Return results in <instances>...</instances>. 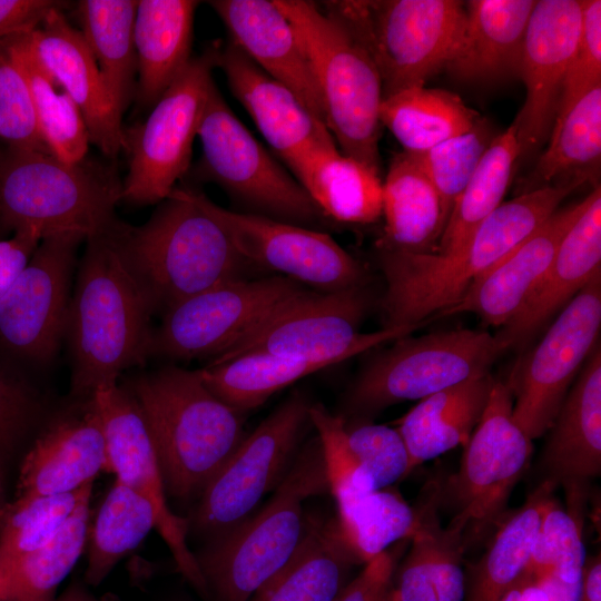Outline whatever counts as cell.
<instances>
[{"label":"cell","instance_id":"cell-48","mask_svg":"<svg viewBox=\"0 0 601 601\" xmlns=\"http://www.w3.org/2000/svg\"><path fill=\"white\" fill-rule=\"evenodd\" d=\"M308 415L323 447L329 493L336 502L337 511L375 492L368 475L347 444L342 415L332 414L318 403L309 405Z\"/></svg>","mask_w":601,"mask_h":601},{"label":"cell","instance_id":"cell-50","mask_svg":"<svg viewBox=\"0 0 601 601\" xmlns=\"http://www.w3.org/2000/svg\"><path fill=\"white\" fill-rule=\"evenodd\" d=\"M0 138L9 149L50 154L38 128L28 82L0 40Z\"/></svg>","mask_w":601,"mask_h":601},{"label":"cell","instance_id":"cell-6","mask_svg":"<svg viewBox=\"0 0 601 601\" xmlns=\"http://www.w3.org/2000/svg\"><path fill=\"white\" fill-rule=\"evenodd\" d=\"M329 492L323 447L316 435L297 452L274 495L256 514L213 539L196 555L208 597L248 601L290 559L300 543L304 503Z\"/></svg>","mask_w":601,"mask_h":601},{"label":"cell","instance_id":"cell-39","mask_svg":"<svg viewBox=\"0 0 601 601\" xmlns=\"http://www.w3.org/2000/svg\"><path fill=\"white\" fill-rule=\"evenodd\" d=\"M519 160L520 146L510 125L493 138L455 200L434 253L453 254L467 244L479 225L503 203Z\"/></svg>","mask_w":601,"mask_h":601},{"label":"cell","instance_id":"cell-24","mask_svg":"<svg viewBox=\"0 0 601 601\" xmlns=\"http://www.w3.org/2000/svg\"><path fill=\"white\" fill-rule=\"evenodd\" d=\"M106 470V440L95 396L76 400L24 456L17 499L78 491Z\"/></svg>","mask_w":601,"mask_h":601},{"label":"cell","instance_id":"cell-56","mask_svg":"<svg viewBox=\"0 0 601 601\" xmlns=\"http://www.w3.org/2000/svg\"><path fill=\"white\" fill-rule=\"evenodd\" d=\"M578 601H601V560L600 552L585 559Z\"/></svg>","mask_w":601,"mask_h":601},{"label":"cell","instance_id":"cell-55","mask_svg":"<svg viewBox=\"0 0 601 601\" xmlns=\"http://www.w3.org/2000/svg\"><path fill=\"white\" fill-rule=\"evenodd\" d=\"M41 239L37 231L22 229L0 240V299L27 266Z\"/></svg>","mask_w":601,"mask_h":601},{"label":"cell","instance_id":"cell-19","mask_svg":"<svg viewBox=\"0 0 601 601\" xmlns=\"http://www.w3.org/2000/svg\"><path fill=\"white\" fill-rule=\"evenodd\" d=\"M95 400L101 416L107 470L116 480L144 496L154 508L157 531L169 548L179 572L200 592L208 590L196 555L187 544L189 522L167 502L159 460L144 415L128 388L114 384L99 388Z\"/></svg>","mask_w":601,"mask_h":601},{"label":"cell","instance_id":"cell-34","mask_svg":"<svg viewBox=\"0 0 601 601\" xmlns=\"http://www.w3.org/2000/svg\"><path fill=\"white\" fill-rule=\"evenodd\" d=\"M601 165V86L554 119L549 144L520 183V194L550 186H599Z\"/></svg>","mask_w":601,"mask_h":601},{"label":"cell","instance_id":"cell-37","mask_svg":"<svg viewBox=\"0 0 601 601\" xmlns=\"http://www.w3.org/2000/svg\"><path fill=\"white\" fill-rule=\"evenodd\" d=\"M380 120L403 151L417 152L474 129L483 118L456 93L421 86L384 98Z\"/></svg>","mask_w":601,"mask_h":601},{"label":"cell","instance_id":"cell-41","mask_svg":"<svg viewBox=\"0 0 601 601\" xmlns=\"http://www.w3.org/2000/svg\"><path fill=\"white\" fill-rule=\"evenodd\" d=\"M329 366L325 362L255 352L197 371L219 400L245 414L294 382Z\"/></svg>","mask_w":601,"mask_h":601},{"label":"cell","instance_id":"cell-49","mask_svg":"<svg viewBox=\"0 0 601 601\" xmlns=\"http://www.w3.org/2000/svg\"><path fill=\"white\" fill-rule=\"evenodd\" d=\"M345 435L375 491L390 489L412 472L410 454L397 428L345 420Z\"/></svg>","mask_w":601,"mask_h":601},{"label":"cell","instance_id":"cell-13","mask_svg":"<svg viewBox=\"0 0 601 601\" xmlns=\"http://www.w3.org/2000/svg\"><path fill=\"white\" fill-rule=\"evenodd\" d=\"M311 403L296 392L239 443L200 494L194 526L211 540L253 515L289 470L309 422Z\"/></svg>","mask_w":601,"mask_h":601},{"label":"cell","instance_id":"cell-32","mask_svg":"<svg viewBox=\"0 0 601 601\" xmlns=\"http://www.w3.org/2000/svg\"><path fill=\"white\" fill-rule=\"evenodd\" d=\"M290 174L328 220L364 225L382 216L381 173L343 155L337 146L311 151Z\"/></svg>","mask_w":601,"mask_h":601},{"label":"cell","instance_id":"cell-11","mask_svg":"<svg viewBox=\"0 0 601 601\" xmlns=\"http://www.w3.org/2000/svg\"><path fill=\"white\" fill-rule=\"evenodd\" d=\"M370 307L371 296L365 286L329 293L305 288L277 305L207 364L262 352L332 366L420 327H384L361 333L359 325Z\"/></svg>","mask_w":601,"mask_h":601},{"label":"cell","instance_id":"cell-4","mask_svg":"<svg viewBox=\"0 0 601 601\" xmlns=\"http://www.w3.org/2000/svg\"><path fill=\"white\" fill-rule=\"evenodd\" d=\"M129 391L148 426L167 492L179 500L201 494L246 436L245 414L219 400L198 371L174 365L138 376Z\"/></svg>","mask_w":601,"mask_h":601},{"label":"cell","instance_id":"cell-9","mask_svg":"<svg viewBox=\"0 0 601 601\" xmlns=\"http://www.w3.org/2000/svg\"><path fill=\"white\" fill-rule=\"evenodd\" d=\"M197 137L203 155L194 170L196 178L217 184L242 213L313 229L328 225L303 186L236 117L216 83Z\"/></svg>","mask_w":601,"mask_h":601},{"label":"cell","instance_id":"cell-61","mask_svg":"<svg viewBox=\"0 0 601 601\" xmlns=\"http://www.w3.org/2000/svg\"><path fill=\"white\" fill-rule=\"evenodd\" d=\"M1 155H2V154L0 152V160H1Z\"/></svg>","mask_w":601,"mask_h":601},{"label":"cell","instance_id":"cell-54","mask_svg":"<svg viewBox=\"0 0 601 601\" xmlns=\"http://www.w3.org/2000/svg\"><path fill=\"white\" fill-rule=\"evenodd\" d=\"M66 2L0 0V40L35 30L49 12Z\"/></svg>","mask_w":601,"mask_h":601},{"label":"cell","instance_id":"cell-12","mask_svg":"<svg viewBox=\"0 0 601 601\" xmlns=\"http://www.w3.org/2000/svg\"><path fill=\"white\" fill-rule=\"evenodd\" d=\"M219 43L190 61L141 122L124 128L129 159L121 200L136 206L161 203L190 167L193 142L213 85Z\"/></svg>","mask_w":601,"mask_h":601},{"label":"cell","instance_id":"cell-5","mask_svg":"<svg viewBox=\"0 0 601 601\" xmlns=\"http://www.w3.org/2000/svg\"><path fill=\"white\" fill-rule=\"evenodd\" d=\"M122 183L96 160L67 164L51 154L7 149L0 160V228L30 229L41 238L77 233L114 238L126 223L116 215Z\"/></svg>","mask_w":601,"mask_h":601},{"label":"cell","instance_id":"cell-45","mask_svg":"<svg viewBox=\"0 0 601 601\" xmlns=\"http://www.w3.org/2000/svg\"><path fill=\"white\" fill-rule=\"evenodd\" d=\"M422 516V505H410L390 489L366 494L337 511L341 530L361 563L365 564L390 545L410 540Z\"/></svg>","mask_w":601,"mask_h":601},{"label":"cell","instance_id":"cell-10","mask_svg":"<svg viewBox=\"0 0 601 601\" xmlns=\"http://www.w3.org/2000/svg\"><path fill=\"white\" fill-rule=\"evenodd\" d=\"M394 342L370 361L349 388L345 411L351 421L489 374L509 349L497 334L474 329L407 335Z\"/></svg>","mask_w":601,"mask_h":601},{"label":"cell","instance_id":"cell-42","mask_svg":"<svg viewBox=\"0 0 601 601\" xmlns=\"http://www.w3.org/2000/svg\"><path fill=\"white\" fill-rule=\"evenodd\" d=\"M90 485L59 532L41 548L27 553L1 571L6 601H53L56 590L83 552L90 523Z\"/></svg>","mask_w":601,"mask_h":601},{"label":"cell","instance_id":"cell-22","mask_svg":"<svg viewBox=\"0 0 601 601\" xmlns=\"http://www.w3.org/2000/svg\"><path fill=\"white\" fill-rule=\"evenodd\" d=\"M66 3L52 9L28 45L46 71L67 91L85 120L89 140L108 158L125 150L122 115L118 111L80 30L67 20Z\"/></svg>","mask_w":601,"mask_h":601},{"label":"cell","instance_id":"cell-21","mask_svg":"<svg viewBox=\"0 0 601 601\" xmlns=\"http://www.w3.org/2000/svg\"><path fill=\"white\" fill-rule=\"evenodd\" d=\"M540 461L542 480L562 485L566 510L584 519L589 483L601 473V349L598 344L551 424Z\"/></svg>","mask_w":601,"mask_h":601},{"label":"cell","instance_id":"cell-27","mask_svg":"<svg viewBox=\"0 0 601 601\" xmlns=\"http://www.w3.org/2000/svg\"><path fill=\"white\" fill-rule=\"evenodd\" d=\"M562 238L543 277L520 312L497 335L509 348L529 339L601 272V186Z\"/></svg>","mask_w":601,"mask_h":601},{"label":"cell","instance_id":"cell-51","mask_svg":"<svg viewBox=\"0 0 601 601\" xmlns=\"http://www.w3.org/2000/svg\"><path fill=\"white\" fill-rule=\"evenodd\" d=\"M580 37L563 80L555 118L601 86V1L580 0Z\"/></svg>","mask_w":601,"mask_h":601},{"label":"cell","instance_id":"cell-17","mask_svg":"<svg viewBox=\"0 0 601 601\" xmlns=\"http://www.w3.org/2000/svg\"><path fill=\"white\" fill-rule=\"evenodd\" d=\"M77 233L43 237L27 266L0 299V346L29 362L42 364L65 338L71 276L79 245Z\"/></svg>","mask_w":601,"mask_h":601},{"label":"cell","instance_id":"cell-33","mask_svg":"<svg viewBox=\"0 0 601 601\" xmlns=\"http://www.w3.org/2000/svg\"><path fill=\"white\" fill-rule=\"evenodd\" d=\"M489 373L436 392L408 411L396 427L411 459V471L465 445L486 406L493 384Z\"/></svg>","mask_w":601,"mask_h":601},{"label":"cell","instance_id":"cell-25","mask_svg":"<svg viewBox=\"0 0 601 601\" xmlns=\"http://www.w3.org/2000/svg\"><path fill=\"white\" fill-rule=\"evenodd\" d=\"M235 43L263 71L289 88L325 125L322 96L296 31L274 0H213ZM326 126V125H325Z\"/></svg>","mask_w":601,"mask_h":601},{"label":"cell","instance_id":"cell-18","mask_svg":"<svg viewBox=\"0 0 601 601\" xmlns=\"http://www.w3.org/2000/svg\"><path fill=\"white\" fill-rule=\"evenodd\" d=\"M204 203L256 268L324 293L365 286L367 274L362 264L321 229L229 210L206 195Z\"/></svg>","mask_w":601,"mask_h":601},{"label":"cell","instance_id":"cell-58","mask_svg":"<svg viewBox=\"0 0 601 601\" xmlns=\"http://www.w3.org/2000/svg\"><path fill=\"white\" fill-rule=\"evenodd\" d=\"M53 601H99L93 595H91L87 590L79 585L70 587L66 592H63L58 599Z\"/></svg>","mask_w":601,"mask_h":601},{"label":"cell","instance_id":"cell-36","mask_svg":"<svg viewBox=\"0 0 601 601\" xmlns=\"http://www.w3.org/2000/svg\"><path fill=\"white\" fill-rule=\"evenodd\" d=\"M554 490L552 483L540 481L518 510L500 520L486 551L469 570L464 601H499L524 577Z\"/></svg>","mask_w":601,"mask_h":601},{"label":"cell","instance_id":"cell-15","mask_svg":"<svg viewBox=\"0 0 601 601\" xmlns=\"http://www.w3.org/2000/svg\"><path fill=\"white\" fill-rule=\"evenodd\" d=\"M512 407L508 386L494 380L484 412L464 445L460 469L445 486L456 510L453 518L477 536L503 518L531 463L532 439L514 421Z\"/></svg>","mask_w":601,"mask_h":601},{"label":"cell","instance_id":"cell-53","mask_svg":"<svg viewBox=\"0 0 601 601\" xmlns=\"http://www.w3.org/2000/svg\"><path fill=\"white\" fill-rule=\"evenodd\" d=\"M396 556L388 550L364 564L335 601H391Z\"/></svg>","mask_w":601,"mask_h":601},{"label":"cell","instance_id":"cell-14","mask_svg":"<svg viewBox=\"0 0 601 601\" xmlns=\"http://www.w3.org/2000/svg\"><path fill=\"white\" fill-rule=\"evenodd\" d=\"M601 328V272L563 307L543 338L518 364L505 383L512 416L529 435L548 432Z\"/></svg>","mask_w":601,"mask_h":601},{"label":"cell","instance_id":"cell-47","mask_svg":"<svg viewBox=\"0 0 601 601\" xmlns=\"http://www.w3.org/2000/svg\"><path fill=\"white\" fill-rule=\"evenodd\" d=\"M494 137L489 122L483 119L465 134L423 151L406 152L437 191L445 224L455 200L467 185Z\"/></svg>","mask_w":601,"mask_h":601},{"label":"cell","instance_id":"cell-31","mask_svg":"<svg viewBox=\"0 0 601 601\" xmlns=\"http://www.w3.org/2000/svg\"><path fill=\"white\" fill-rule=\"evenodd\" d=\"M194 0H139L134 22L138 83L144 107L154 106L191 59Z\"/></svg>","mask_w":601,"mask_h":601},{"label":"cell","instance_id":"cell-29","mask_svg":"<svg viewBox=\"0 0 601 601\" xmlns=\"http://www.w3.org/2000/svg\"><path fill=\"white\" fill-rule=\"evenodd\" d=\"M421 504L420 525L410 539L411 548L395 568L391 601H464V525L452 519L443 528L437 516L442 489L428 490Z\"/></svg>","mask_w":601,"mask_h":601},{"label":"cell","instance_id":"cell-59","mask_svg":"<svg viewBox=\"0 0 601 601\" xmlns=\"http://www.w3.org/2000/svg\"><path fill=\"white\" fill-rule=\"evenodd\" d=\"M7 598V583L2 571L0 570V601H6Z\"/></svg>","mask_w":601,"mask_h":601},{"label":"cell","instance_id":"cell-43","mask_svg":"<svg viewBox=\"0 0 601 601\" xmlns=\"http://www.w3.org/2000/svg\"><path fill=\"white\" fill-rule=\"evenodd\" d=\"M157 526L152 505L139 493L115 480L88 529L85 580L100 584L118 561L137 548Z\"/></svg>","mask_w":601,"mask_h":601},{"label":"cell","instance_id":"cell-28","mask_svg":"<svg viewBox=\"0 0 601 601\" xmlns=\"http://www.w3.org/2000/svg\"><path fill=\"white\" fill-rule=\"evenodd\" d=\"M536 0H470L459 45L445 69L467 82L520 76L524 38Z\"/></svg>","mask_w":601,"mask_h":601},{"label":"cell","instance_id":"cell-44","mask_svg":"<svg viewBox=\"0 0 601 601\" xmlns=\"http://www.w3.org/2000/svg\"><path fill=\"white\" fill-rule=\"evenodd\" d=\"M583 520L552 494L544 508L524 575L533 577L552 601H578L585 551Z\"/></svg>","mask_w":601,"mask_h":601},{"label":"cell","instance_id":"cell-60","mask_svg":"<svg viewBox=\"0 0 601 601\" xmlns=\"http://www.w3.org/2000/svg\"><path fill=\"white\" fill-rule=\"evenodd\" d=\"M4 504H3V495H2V486H1V482H0V519H1V515H2V512L4 510Z\"/></svg>","mask_w":601,"mask_h":601},{"label":"cell","instance_id":"cell-35","mask_svg":"<svg viewBox=\"0 0 601 601\" xmlns=\"http://www.w3.org/2000/svg\"><path fill=\"white\" fill-rule=\"evenodd\" d=\"M382 216L385 227L378 248L431 253L445 227L437 191L405 151L390 162L383 181Z\"/></svg>","mask_w":601,"mask_h":601},{"label":"cell","instance_id":"cell-38","mask_svg":"<svg viewBox=\"0 0 601 601\" xmlns=\"http://www.w3.org/2000/svg\"><path fill=\"white\" fill-rule=\"evenodd\" d=\"M136 0H81L76 16L108 91L122 115L136 95Z\"/></svg>","mask_w":601,"mask_h":601},{"label":"cell","instance_id":"cell-2","mask_svg":"<svg viewBox=\"0 0 601 601\" xmlns=\"http://www.w3.org/2000/svg\"><path fill=\"white\" fill-rule=\"evenodd\" d=\"M204 196L176 186L145 224H125L112 238L152 314L258 269L237 250Z\"/></svg>","mask_w":601,"mask_h":601},{"label":"cell","instance_id":"cell-8","mask_svg":"<svg viewBox=\"0 0 601 601\" xmlns=\"http://www.w3.org/2000/svg\"><path fill=\"white\" fill-rule=\"evenodd\" d=\"M364 43L380 72L383 99L421 87L445 69L466 11L457 0L324 1Z\"/></svg>","mask_w":601,"mask_h":601},{"label":"cell","instance_id":"cell-20","mask_svg":"<svg viewBox=\"0 0 601 601\" xmlns=\"http://www.w3.org/2000/svg\"><path fill=\"white\" fill-rule=\"evenodd\" d=\"M580 29V0L536 1L524 38L519 76L525 86V100L511 124L520 159L535 154L549 139Z\"/></svg>","mask_w":601,"mask_h":601},{"label":"cell","instance_id":"cell-1","mask_svg":"<svg viewBox=\"0 0 601 601\" xmlns=\"http://www.w3.org/2000/svg\"><path fill=\"white\" fill-rule=\"evenodd\" d=\"M578 187H543L502 203L459 252L441 255L377 248L386 283L384 327L422 326L455 305L467 289L533 235Z\"/></svg>","mask_w":601,"mask_h":601},{"label":"cell","instance_id":"cell-40","mask_svg":"<svg viewBox=\"0 0 601 601\" xmlns=\"http://www.w3.org/2000/svg\"><path fill=\"white\" fill-rule=\"evenodd\" d=\"M26 33L3 41L28 82L41 137L50 154L59 160L79 162L87 157L90 142L82 115L72 98L39 62Z\"/></svg>","mask_w":601,"mask_h":601},{"label":"cell","instance_id":"cell-23","mask_svg":"<svg viewBox=\"0 0 601 601\" xmlns=\"http://www.w3.org/2000/svg\"><path fill=\"white\" fill-rule=\"evenodd\" d=\"M219 67L234 97L243 105L289 173L311 151L336 146L295 93L255 65L235 43H219Z\"/></svg>","mask_w":601,"mask_h":601},{"label":"cell","instance_id":"cell-57","mask_svg":"<svg viewBox=\"0 0 601 601\" xmlns=\"http://www.w3.org/2000/svg\"><path fill=\"white\" fill-rule=\"evenodd\" d=\"M499 601H552L542 585L531 575H524Z\"/></svg>","mask_w":601,"mask_h":601},{"label":"cell","instance_id":"cell-16","mask_svg":"<svg viewBox=\"0 0 601 601\" xmlns=\"http://www.w3.org/2000/svg\"><path fill=\"white\" fill-rule=\"evenodd\" d=\"M305 289L284 276L240 278L214 286L162 314L150 356L214 359L285 299Z\"/></svg>","mask_w":601,"mask_h":601},{"label":"cell","instance_id":"cell-3","mask_svg":"<svg viewBox=\"0 0 601 601\" xmlns=\"http://www.w3.org/2000/svg\"><path fill=\"white\" fill-rule=\"evenodd\" d=\"M70 298L65 338L71 395L85 400L117 384L150 357L152 311L112 238L86 240Z\"/></svg>","mask_w":601,"mask_h":601},{"label":"cell","instance_id":"cell-30","mask_svg":"<svg viewBox=\"0 0 601 601\" xmlns=\"http://www.w3.org/2000/svg\"><path fill=\"white\" fill-rule=\"evenodd\" d=\"M358 564L337 518L307 514L290 559L248 601H335Z\"/></svg>","mask_w":601,"mask_h":601},{"label":"cell","instance_id":"cell-52","mask_svg":"<svg viewBox=\"0 0 601 601\" xmlns=\"http://www.w3.org/2000/svg\"><path fill=\"white\" fill-rule=\"evenodd\" d=\"M37 412L30 391L0 371V459L28 430Z\"/></svg>","mask_w":601,"mask_h":601},{"label":"cell","instance_id":"cell-7","mask_svg":"<svg viewBox=\"0 0 601 601\" xmlns=\"http://www.w3.org/2000/svg\"><path fill=\"white\" fill-rule=\"evenodd\" d=\"M293 24L308 59L338 150L381 173L383 89L364 43L334 13L305 0H274Z\"/></svg>","mask_w":601,"mask_h":601},{"label":"cell","instance_id":"cell-26","mask_svg":"<svg viewBox=\"0 0 601 601\" xmlns=\"http://www.w3.org/2000/svg\"><path fill=\"white\" fill-rule=\"evenodd\" d=\"M587 204L588 197L556 210L533 235L480 277L455 305L435 318L473 313L486 325L505 326L531 296L562 238Z\"/></svg>","mask_w":601,"mask_h":601},{"label":"cell","instance_id":"cell-46","mask_svg":"<svg viewBox=\"0 0 601 601\" xmlns=\"http://www.w3.org/2000/svg\"><path fill=\"white\" fill-rule=\"evenodd\" d=\"M18 497L4 506L0 519V570L48 543L71 516L87 489Z\"/></svg>","mask_w":601,"mask_h":601}]
</instances>
